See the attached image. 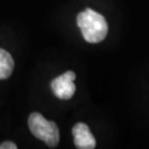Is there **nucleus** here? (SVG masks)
Listing matches in <instances>:
<instances>
[{"label": "nucleus", "instance_id": "obj_4", "mask_svg": "<svg viewBox=\"0 0 149 149\" xmlns=\"http://www.w3.org/2000/svg\"><path fill=\"white\" fill-rule=\"evenodd\" d=\"M72 133L74 136V144L80 149H93L96 146V140L91 133L88 126L84 123L75 124Z\"/></svg>", "mask_w": 149, "mask_h": 149}, {"label": "nucleus", "instance_id": "obj_3", "mask_svg": "<svg viewBox=\"0 0 149 149\" xmlns=\"http://www.w3.org/2000/svg\"><path fill=\"white\" fill-rule=\"evenodd\" d=\"M76 77L74 72L68 71L64 74L55 77L51 82V88L53 94L60 100H70L75 93V84L74 80Z\"/></svg>", "mask_w": 149, "mask_h": 149}, {"label": "nucleus", "instance_id": "obj_1", "mask_svg": "<svg viewBox=\"0 0 149 149\" xmlns=\"http://www.w3.org/2000/svg\"><path fill=\"white\" fill-rule=\"evenodd\" d=\"M76 21L87 42L98 43L106 38L108 26L105 18L98 12L87 8L77 15Z\"/></svg>", "mask_w": 149, "mask_h": 149}, {"label": "nucleus", "instance_id": "obj_5", "mask_svg": "<svg viewBox=\"0 0 149 149\" xmlns=\"http://www.w3.org/2000/svg\"><path fill=\"white\" fill-rule=\"evenodd\" d=\"M15 68V62L9 52L0 48V80L10 77Z\"/></svg>", "mask_w": 149, "mask_h": 149}, {"label": "nucleus", "instance_id": "obj_6", "mask_svg": "<svg viewBox=\"0 0 149 149\" xmlns=\"http://www.w3.org/2000/svg\"><path fill=\"white\" fill-rule=\"evenodd\" d=\"M18 146H17L15 143L12 141H5L2 144H0V149H17Z\"/></svg>", "mask_w": 149, "mask_h": 149}, {"label": "nucleus", "instance_id": "obj_2", "mask_svg": "<svg viewBox=\"0 0 149 149\" xmlns=\"http://www.w3.org/2000/svg\"><path fill=\"white\" fill-rule=\"evenodd\" d=\"M30 132L34 137L43 140L50 148H55L60 140V132L54 122L47 120L40 113H32L28 119Z\"/></svg>", "mask_w": 149, "mask_h": 149}]
</instances>
